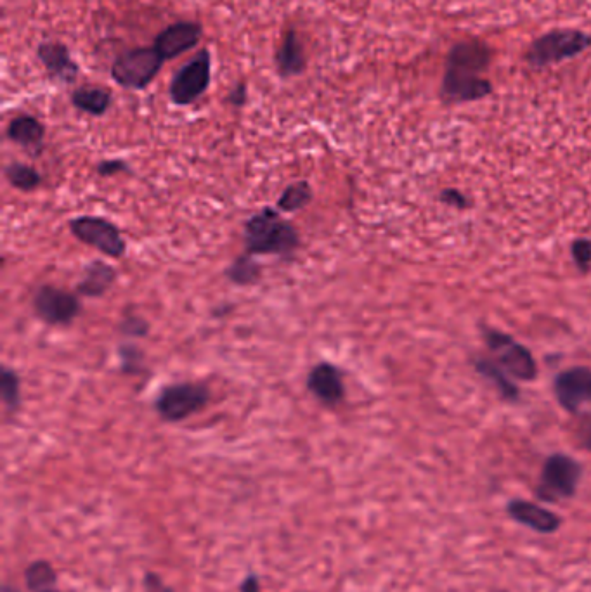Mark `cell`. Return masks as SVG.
I'll return each instance as SVG.
<instances>
[{
    "instance_id": "cell-18",
    "label": "cell",
    "mask_w": 591,
    "mask_h": 592,
    "mask_svg": "<svg viewBox=\"0 0 591 592\" xmlns=\"http://www.w3.org/2000/svg\"><path fill=\"white\" fill-rule=\"evenodd\" d=\"M115 269L104 262H92L85 267L84 279L78 286V291L85 296H101L110 290L115 283Z\"/></svg>"
},
{
    "instance_id": "cell-16",
    "label": "cell",
    "mask_w": 591,
    "mask_h": 592,
    "mask_svg": "<svg viewBox=\"0 0 591 592\" xmlns=\"http://www.w3.org/2000/svg\"><path fill=\"white\" fill-rule=\"evenodd\" d=\"M307 388L311 390L316 399L321 400L326 406H335L342 402L345 395L344 381L342 374L337 367L323 362L312 369L307 376Z\"/></svg>"
},
{
    "instance_id": "cell-2",
    "label": "cell",
    "mask_w": 591,
    "mask_h": 592,
    "mask_svg": "<svg viewBox=\"0 0 591 592\" xmlns=\"http://www.w3.org/2000/svg\"><path fill=\"white\" fill-rule=\"evenodd\" d=\"M245 245L250 255H292L299 246V232L280 213L266 208L248 220Z\"/></svg>"
},
{
    "instance_id": "cell-28",
    "label": "cell",
    "mask_w": 591,
    "mask_h": 592,
    "mask_svg": "<svg viewBox=\"0 0 591 592\" xmlns=\"http://www.w3.org/2000/svg\"><path fill=\"white\" fill-rule=\"evenodd\" d=\"M143 587L144 592H177L174 587L165 584L162 577L155 572L144 573Z\"/></svg>"
},
{
    "instance_id": "cell-34",
    "label": "cell",
    "mask_w": 591,
    "mask_h": 592,
    "mask_svg": "<svg viewBox=\"0 0 591 592\" xmlns=\"http://www.w3.org/2000/svg\"><path fill=\"white\" fill-rule=\"evenodd\" d=\"M2 592H21L20 589H16L14 586H9V584H4L2 587Z\"/></svg>"
},
{
    "instance_id": "cell-32",
    "label": "cell",
    "mask_w": 591,
    "mask_h": 592,
    "mask_svg": "<svg viewBox=\"0 0 591 592\" xmlns=\"http://www.w3.org/2000/svg\"><path fill=\"white\" fill-rule=\"evenodd\" d=\"M240 592H260V580L254 572H248L241 582Z\"/></svg>"
},
{
    "instance_id": "cell-29",
    "label": "cell",
    "mask_w": 591,
    "mask_h": 592,
    "mask_svg": "<svg viewBox=\"0 0 591 592\" xmlns=\"http://www.w3.org/2000/svg\"><path fill=\"white\" fill-rule=\"evenodd\" d=\"M248 99V91H247V84H240L234 85L231 92H229L228 97H226V101H228L231 106L234 108H241V106H245Z\"/></svg>"
},
{
    "instance_id": "cell-24",
    "label": "cell",
    "mask_w": 591,
    "mask_h": 592,
    "mask_svg": "<svg viewBox=\"0 0 591 592\" xmlns=\"http://www.w3.org/2000/svg\"><path fill=\"white\" fill-rule=\"evenodd\" d=\"M228 277L234 284H240V286L254 284L260 277V265L248 253L245 257L234 260L233 265L228 269Z\"/></svg>"
},
{
    "instance_id": "cell-19",
    "label": "cell",
    "mask_w": 591,
    "mask_h": 592,
    "mask_svg": "<svg viewBox=\"0 0 591 592\" xmlns=\"http://www.w3.org/2000/svg\"><path fill=\"white\" fill-rule=\"evenodd\" d=\"M113 103L110 92L101 87H78L72 92V104L77 110L87 115L103 116L108 113Z\"/></svg>"
},
{
    "instance_id": "cell-31",
    "label": "cell",
    "mask_w": 591,
    "mask_h": 592,
    "mask_svg": "<svg viewBox=\"0 0 591 592\" xmlns=\"http://www.w3.org/2000/svg\"><path fill=\"white\" fill-rule=\"evenodd\" d=\"M124 331L127 335L143 336L148 333V324L139 317H129L124 322Z\"/></svg>"
},
{
    "instance_id": "cell-3",
    "label": "cell",
    "mask_w": 591,
    "mask_h": 592,
    "mask_svg": "<svg viewBox=\"0 0 591 592\" xmlns=\"http://www.w3.org/2000/svg\"><path fill=\"white\" fill-rule=\"evenodd\" d=\"M591 47L590 33L578 28H555L534 39L526 52L524 61L533 70H545L550 66L566 63L569 59L578 58Z\"/></svg>"
},
{
    "instance_id": "cell-9",
    "label": "cell",
    "mask_w": 591,
    "mask_h": 592,
    "mask_svg": "<svg viewBox=\"0 0 591 592\" xmlns=\"http://www.w3.org/2000/svg\"><path fill=\"white\" fill-rule=\"evenodd\" d=\"M553 393L560 407L571 414H591V369L572 367L553 381Z\"/></svg>"
},
{
    "instance_id": "cell-6",
    "label": "cell",
    "mask_w": 591,
    "mask_h": 592,
    "mask_svg": "<svg viewBox=\"0 0 591 592\" xmlns=\"http://www.w3.org/2000/svg\"><path fill=\"white\" fill-rule=\"evenodd\" d=\"M212 80V54L208 49L189 59L177 71L169 85V97L176 106H189L196 103L208 91Z\"/></svg>"
},
{
    "instance_id": "cell-35",
    "label": "cell",
    "mask_w": 591,
    "mask_h": 592,
    "mask_svg": "<svg viewBox=\"0 0 591 592\" xmlns=\"http://www.w3.org/2000/svg\"><path fill=\"white\" fill-rule=\"evenodd\" d=\"M46 592H63V591H58V589H51V591H46Z\"/></svg>"
},
{
    "instance_id": "cell-27",
    "label": "cell",
    "mask_w": 591,
    "mask_h": 592,
    "mask_svg": "<svg viewBox=\"0 0 591 592\" xmlns=\"http://www.w3.org/2000/svg\"><path fill=\"white\" fill-rule=\"evenodd\" d=\"M439 201L444 203V205L451 206V208H455V210H467L472 206L470 200H468L467 196L462 193V191H458V189H444L442 191L441 196H439Z\"/></svg>"
},
{
    "instance_id": "cell-10",
    "label": "cell",
    "mask_w": 591,
    "mask_h": 592,
    "mask_svg": "<svg viewBox=\"0 0 591 592\" xmlns=\"http://www.w3.org/2000/svg\"><path fill=\"white\" fill-rule=\"evenodd\" d=\"M70 231L85 245L92 246L108 257L124 255L125 241L115 224L101 217H78L70 222Z\"/></svg>"
},
{
    "instance_id": "cell-1",
    "label": "cell",
    "mask_w": 591,
    "mask_h": 592,
    "mask_svg": "<svg viewBox=\"0 0 591 592\" xmlns=\"http://www.w3.org/2000/svg\"><path fill=\"white\" fill-rule=\"evenodd\" d=\"M493 61V49L481 39L456 42L444 61L442 75V103L463 104L481 101L493 94V84L486 78Z\"/></svg>"
},
{
    "instance_id": "cell-12",
    "label": "cell",
    "mask_w": 591,
    "mask_h": 592,
    "mask_svg": "<svg viewBox=\"0 0 591 592\" xmlns=\"http://www.w3.org/2000/svg\"><path fill=\"white\" fill-rule=\"evenodd\" d=\"M203 37V26L195 21H177L172 25L163 28L162 32L156 35V51L162 54L165 61L179 58L184 52L195 49Z\"/></svg>"
},
{
    "instance_id": "cell-13",
    "label": "cell",
    "mask_w": 591,
    "mask_h": 592,
    "mask_svg": "<svg viewBox=\"0 0 591 592\" xmlns=\"http://www.w3.org/2000/svg\"><path fill=\"white\" fill-rule=\"evenodd\" d=\"M37 56L40 63L46 68L47 75L54 82L61 84H73L80 75V66L72 58L70 49L58 40H49L42 42L37 47Z\"/></svg>"
},
{
    "instance_id": "cell-23",
    "label": "cell",
    "mask_w": 591,
    "mask_h": 592,
    "mask_svg": "<svg viewBox=\"0 0 591 592\" xmlns=\"http://www.w3.org/2000/svg\"><path fill=\"white\" fill-rule=\"evenodd\" d=\"M7 181L11 182V186L20 189V191H33L37 189L40 184V174L35 168L30 165H23V163H11L6 168Z\"/></svg>"
},
{
    "instance_id": "cell-15",
    "label": "cell",
    "mask_w": 591,
    "mask_h": 592,
    "mask_svg": "<svg viewBox=\"0 0 591 592\" xmlns=\"http://www.w3.org/2000/svg\"><path fill=\"white\" fill-rule=\"evenodd\" d=\"M274 65L283 80L299 77L307 70L306 51L295 28H288L274 51Z\"/></svg>"
},
{
    "instance_id": "cell-11",
    "label": "cell",
    "mask_w": 591,
    "mask_h": 592,
    "mask_svg": "<svg viewBox=\"0 0 591 592\" xmlns=\"http://www.w3.org/2000/svg\"><path fill=\"white\" fill-rule=\"evenodd\" d=\"M33 307L37 316L52 326L70 324L80 314V302L77 296L54 286L40 288L33 300Z\"/></svg>"
},
{
    "instance_id": "cell-21",
    "label": "cell",
    "mask_w": 591,
    "mask_h": 592,
    "mask_svg": "<svg viewBox=\"0 0 591 592\" xmlns=\"http://www.w3.org/2000/svg\"><path fill=\"white\" fill-rule=\"evenodd\" d=\"M25 584L30 592L51 591L58 584V572L49 561H32L25 568Z\"/></svg>"
},
{
    "instance_id": "cell-5",
    "label": "cell",
    "mask_w": 591,
    "mask_h": 592,
    "mask_svg": "<svg viewBox=\"0 0 591 592\" xmlns=\"http://www.w3.org/2000/svg\"><path fill=\"white\" fill-rule=\"evenodd\" d=\"M581 475L583 468L576 459L567 454H553L543 464L536 496L545 502L571 499L578 490Z\"/></svg>"
},
{
    "instance_id": "cell-7",
    "label": "cell",
    "mask_w": 591,
    "mask_h": 592,
    "mask_svg": "<svg viewBox=\"0 0 591 592\" xmlns=\"http://www.w3.org/2000/svg\"><path fill=\"white\" fill-rule=\"evenodd\" d=\"M484 338L489 350L496 355L501 369L515 380L533 381L538 376V366L529 348L515 342L510 335L496 329H486Z\"/></svg>"
},
{
    "instance_id": "cell-33",
    "label": "cell",
    "mask_w": 591,
    "mask_h": 592,
    "mask_svg": "<svg viewBox=\"0 0 591 592\" xmlns=\"http://www.w3.org/2000/svg\"><path fill=\"white\" fill-rule=\"evenodd\" d=\"M585 447L588 449V451H591V426L590 430H588L585 435Z\"/></svg>"
},
{
    "instance_id": "cell-4",
    "label": "cell",
    "mask_w": 591,
    "mask_h": 592,
    "mask_svg": "<svg viewBox=\"0 0 591 592\" xmlns=\"http://www.w3.org/2000/svg\"><path fill=\"white\" fill-rule=\"evenodd\" d=\"M165 65L155 46L136 47L120 54L111 65V78L129 91H144L153 84Z\"/></svg>"
},
{
    "instance_id": "cell-14",
    "label": "cell",
    "mask_w": 591,
    "mask_h": 592,
    "mask_svg": "<svg viewBox=\"0 0 591 592\" xmlns=\"http://www.w3.org/2000/svg\"><path fill=\"white\" fill-rule=\"evenodd\" d=\"M507 513L514 522L531 528L538 534H555L562 527V518L559 515L534 502L514 499L508 502Z\"/></svg>"
},
{
    "instance_id": "cell-8",
    "label": "cell",
    "mask_w": 591,
    "mask_h": 592,
    "mask_svg": "<svg viewBox=\"0 0 591 592\" xmlns=\"http://www.w3.org/2000/svg\"><path fill=\"white\" fill-rule=\"evenodd\" d=\"M208 399H210V393L205 385L177 383V385L163 388L162 393L155 400V407L165 421L177 423L207 406Z\"/></svg>"
},
{
    "instance_id": "cell-17",
    "label": "cell",
    "mask_w": 591,
    "mask_h": 592,
    "mask_svg": "<svg viewBox=\"0 0 591 592\" xmlns=\"http://www.w3.org/2000/svg\"><path fill=\"white\" fill-rule=\"evenodd\" d=\"M44 136V125L32 115L16 116L7 127V137L23 148H40Z\"/></svg>"
},
{
    "instance_id": "cell-26",
    "label": "cell",
    "mask_w": 591,
    "mask_h": 592,
    "mask_svg": "<svg viewBox=\"0 0 591 592\" xmlns=\"http://www.w3.org/2000/svg\"><path fill=\"white\" fill-rule=\"evenodd\" d=\"M571 255L579 271L586 274L591 271V241L590 239H576L571 246Z\"/></svg>"
},
{
    "instance_id": "cell-25",
    "label": "cell",
    "mask_w": 591,
    "mask_h": 592,
    "mask_svg": "<svg viewBox=\"0 0 591 592\" xmlns=\"http://www.w3.org/2000/svg\"><path fill=\"white\" fill-rule=\"evenodd\" d=\"M0 390H2V400L9 411H13L20 406V378L9 367H2V376H0Z\"/></svg>"
},
{
    "instance_id": "cell-22",
    "label": "cell",
    "mask_w": 591,
    "mask_h": 592,
    "mask_svg": "<svg viewBox=\"0 0 591 592\" xmlns=\"http://www.w3.org/2000/svg\"><path fill=\"white\" fill-rule=\"evenodd\" d=\"M311 186L307 182H295L286 187L278 200V210L281 212H297L311 201Z\"/></svg>"
},
{
    "instance_id": "cell-20",
    "label": "cell",
    "mask_w": 591,
    "mask_h": 592,
    "mask_svg": "<svg viewBox=\"0 0 591 592\" xmlns=\"http://www.w3.org/2000/svg\"><path fill=\"white\" fill-rule=\"evenodd\" d=\"M475 369H477V373L482 374L486 380L493 383L494 388L498 390L503 399L508 400V402H515V400L519 399V388H517L514 381L510 380V376L501 369L498 362L479 359V361H475Z\"/></svg>"
},
{
    "instance_id": "cell-30",
    "label": "cell",
    "mask_w": 591,
    "mask_h": 592,
    "mask_svg": "<svg viewBox=\"0 0 591 592\" xmlns=\"http://www.w3.org/2000/svg\"><path fill=\"white\" fill-rule=\"evenodd\" d=\"M125 170H127V165H125L124 161L120 160L101 161L98 165V174L104 175V177L120 174V172H125Z\"/></svg>"
}]
</instances>
